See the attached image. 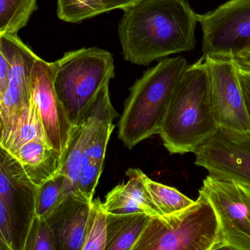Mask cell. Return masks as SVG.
Listing matches in <instances>:
<instances>
[{"instance_id":"cell-1","label":"cell","mask_w":250,"mask_h":250,"mask_svg":"<svg viewBox=\"0 0 250 250\" xmlns=\"http://www.w3.org/2000/svg\"><path fill=\"white\" fill-rule=\"evenodd\" d=\"M123 10L119 36L126 61L148 66L195 48L197 14L186 0H138Z\"/></svg>"},{"instance_id":"cell-2","label":"cell","mask_w":250,"mask_h":250,"mask_svg":"<svg viewBox=\"0 0 250 250\" xmlns=\"http://www.w3.org/2000/svg\"><path fill=\"white\" fill-rule=\"evenodd\" d=\"M218 128L205 60L188 66L178 82L160 129L170 154L194 153Z\"/></svg>"},{"instance_id":"cell-3","label":"cell","mask_w":250,"mask_h":250,"mask_svg":"<svg viewBox=\"0 0 250 250\" xmlns=\"http://www.w3.org/2000/svg\"><path fill=\"white\" fill-rule=\"evenodd\" d=\"M188 66L182 57L163 59L132 85L119 122V137L129 149L160 134L173 91Z\"/></svg>"},{"instance_id":"cell-4","label":"cell","mask_w":250,"mask_h":250,"mask_svg":"<svg viewBox=\"0 0 250 250\" xmlns=\"http://www.w3.org/2000/svg\"><path fill=\"white\" fill-rule=\"evenodd\" d=\"M218 220L199 192L193 204L168 215L151 217L132 250H217Z\"/></svg>"},{"instance_id":"cell-5","label":"cell","mask_w":250,"mask_h":250,"mask_svg":"<svg viewBox=\"0 0 250 250\" xmlns=\"http://www.w3.org/2000/svg\"><path fill=\"white\" fill-rule=\"evenodd\" d=\"M56 93L72 126L86 114L95 95L114 77V60L105 50L83 48L54 62Z\"/></svg>"},{"instance_id":"cell-6","label":"cell","mask_w":250,"mask_h":250,"mask_svg":"<svg viewBox=\"0 0 250 250\" xmlns=\"http://www.w3.org/2000/svg\"><path fill=\"white\" fill-rule=\"evenodd\" d=\"M199 192L217 215L218 250H250V186L208 176Z\"/></svg>"},{"instance_id":"cell-7","label":"cell","mask_w":250,"mask_h":250,"mask_svg":"<svg viewBox=\"0 0 250 250\" xmlns=\"http://www.w3.org/2000/svg\"><path fill=\"white\" fill-rule=\"evenodd\" d=\"M203 31V57L233 59L250 51V0H229L197 14Z\"/></svg>"},{"instance_id":"cell-8","label":"cell","mask_w":250,"mask_h":250,"mask_svg":"<svg viewBox=\"0 0 250 250\" xmlns=\"http://www.w3.org/2000/svg\"><path fill=\"white\" fill-rule=\"evenodd\" d=\"M194 154L208 176L250 186V132L218 126Z\"/></svg>"},{"instance_id":"cell-9","label":"cell","mask_w":250,"mask_h":250,"mask_svg":"<svg viewBox=\"0 0 250 250\" xmlns=\"http://www.w3.org/2000/svg\"><path fill=\"white\" fill-rule=\"evenodd\" d=\"M37 186L19 160L0 144V199L11 224L14 250H23L35 217Z\"/></svg>"},{"instance_id":"cell-10","label":"cell","mask_w":250,"mask_h":250,"mask_svg":"<svg viewBox=\"0 0 250 250\" xmlns=\"http://www.w3.org/2000/svg\"><path fill=\"white\" fill-rule=\"evenodd\" d=\"M202 57L208 68L211 104L218 126L250 132V119L234 60Z\"/></svg>"},{"instance_id":"cell-11","label":"cell","mask_w":250,"mask_h":250,"mask_svg":"<svg viewBox=\"0 0 250 250\" xmlns=\"http://www.w3.org/2000/svg\"><path fill=\"white\" fill-rule=\"evenodd\" d=\"M0 42L8 62L7 88L0 99L4 135L29 104L31 71L38 56L16 35H2Z\"/></svg>"},{"instance_id":"cell-12","label":"cell","mask_w":250,"mask_h":250,"mask_svg":"<svg viewBox=\"0 0 250 250\" xmlns=\"http://www.w3.org/2000/svg\"><path fill=\"white\" fill-rule=\"evenodd\" d=\"M54 63L38 57L30 76V96L39 112L48 145L60 155L67 148L72 125L56 93Z\"/></svg>"},{"instance_id":"cell-13","label":"cell","mask_w":250,"mask_h":250,"mask_svg":"<svg viewBox=\"0 0 250 250\" xmlns=\"http://www.w3.org/2000/svg\"><path fill=\"white\" fill-rule=\"evenodd\" d=\"M91 202L79 192H73L46 219L56 250H82Z\"/></svg>"},{"instance_id":"cell-14","label":"cell","mask_w":250,"mask_h":250,"mask_svg":"<svg viewBox=\"0 0 250 250\" xmlns=\"http://www.w3.org/2000/svg\"><path fill=\"white\" fill-rule=\"evenodd\" d=\"M109 82L98 91L83 116L89 127L84 155L104 163L108 143L115 127L114 120L118 117L110 98Z\"/></svg>"},{"instance_id":"cell-15","label":"cell","mask_w":250,"mask_h":250,"mask_svg":"<svg viewBox=\"0 0 250 250\" xmlns=\"http://www.w3.org/2000/svg\"><path fill=\"white\" fill-rule=\"evenodd\" d=\"M126 175L128 182L110 191L103 203L107 214L145 213L150 217L160 216L146 186L145 174L138 169H129Z\"/></svg>"},{"instance_id":"cell-16","label":"cell","mask_w":250,"mask_h":250,"mask_svg":"<svg viewBox=\"0 0 250 250\" xmlns=\"http://www.w3.org/2000/svg\"><path fill=\"white\" fill-rule=\"evenodd\" d=\"M12 154L37 187L60 171L61 155L44 141H30Z\"/></svg>"},{"instance_id":"cell-17","label":"cell","mask_w":250,"mask_h":250,"mask_svg":"<svg viewBox=\"0 0 250 250\" xmlns=\"http://www.w3.org/2000/svg\"><path fill=\"white\" fill-rule=\"evenodd\" d=\"M151 217L145 213L107 214L105 250H132Z\"/></svg>"},{"instance_id":"cell-18","label":"cell","mask_w":250,"mask_h":250,"mask_svg":"<svg viewBox=\"0 0 250 250\" xmlns=\"http://www.w3.org/2000/svg\"><path fill=\"white\" fill-rule=\"evenodd\" d=\"M33 140H42L48 143L39 112L30 96L29 104L11 129L3 135L1 145L10 154H13L24 144Z\"/></svg>"},{"instance_id":"cell-19","label":"cell","mask_w":250,"mask_h":250,"mask_svg":"<svg viewBox=\"0 0 250 250\" xmlns=\"http://www.w3.org/2000/svg\"><path fill=\"white\" fill-rule=\"evenodd\" d=\"M138 0H57V15L61 20L79 23L116 9L124 10Z\"/></svg>"},{"instance_id":"cell-20","label":"cell","mask_w":250,"mask_h":250,"mask_svg":"<svg viewBox=\"0 0 250 250\" xmlns=\"http://www.w3.org/2000/svg\"><path fill=\"white\" fill-rule=\"evenodd\" d=\"M74 192L77 190L70 179L61 173H57L37 188L35 217L46 220Z\"/></svg>"},{"instance_id":"cell-21","label":"cell","mask_w":250,"mask_h":250,"mask_svg":"<svg viewBox=\"0 0 250 250\" xmlns=\"http://www.w3.org/2000/svg\"><path fill=\"white\" fill-rule=\"evenodd\" d=\"M88 132L87 120L83 117L76 124L72 126L67 148L61 156V166L58 173L68 178L75 188L84 157Z\"/></svg>"},{"instance_id":"cell-22","label":"cell","mask_w":250,"mask_h":250,"mask_svg":"<svg viewBox=\"0 0 250 250\" xmlns=\"http://www.w3.org/2000/svg\"><path fill=\"white\" fill-rule=\"evenodd\" d=\"M37 8V0H0V37L16 35Z\"/></svg>"},{"instance_id":"cell-23","label":"cell","mask_w":250,"mask_h":250,"mask_svg":"<svg viewBox=\"0 0 250 250\" xmlns=\"http://www.w3.org/2000/svg\"><path fill=\"white\" fill-rule=\"evenodd\" d=\"M144 182L160 216L182 211L195 202L175 188L154 182L146 175Z\"/></svg>"},{"instance_id":"cell-24","label":"cell","mask_w":250,"mask_h":250,"mask_svg":"<svg viewBox=\"0 0 250 250\" xmlns=\"http://www.w3.org/2000/svg\"><path fill=\"white\" fill-rule=\"evenodd\" d=\"M107 213L99 198L92 200L82 250H105Z\"/></svg>"},{"instance_id":"cell-25","label":"cell","mask_w":250,"mask_h":250,"mask_svg":"<svg viewBox=\"0 0 250 250\" xmlns=\"http://www.w3.org/2000/svg\"><path fill=\"white\" fill-rule=\"evenodd\" d=\"M104 162L96 161L84 155L79 173L76 189L89 201L93 200L95 189L102 174Z\"/></svg>"},{"instance_id":"cell-26","label":"cell","mask_w":250,"mask_h":250,"mask_svg":"<svg viewBox=\"0 0 250 250\" xmlns=\"http://www.w3.org/2000/svg\"><path fill=\"white\" fill-rule=\"evenodd\" d=\"M23 250H56L54 234L46 220L34 217Z\"/></svg>"},{"instance_id":"cell-27","label":"cell","mask_w":250,"mask_h":250,"mask_svg":"<svg viewBox=\"0 0 250 250\" xmlns=\"http://www.w3.org/2000/svg\"><path fill=\"white\" fill-rule=\"evenodd\" d=\"M0 250H14L11 224L5 205L0 199Z\"/></svg>"},{"instance_id":"cell-28","label":"cell","mask_w":250,"mask_h":250,"mask_svg":"<svg viewBox=\"0 0 250 250\" xmlns=\"http://www.w3.org/2000/svg\"><path fill=\"white\" fill-rule=\"evenodd\" d=\"M237 66L238 76L240 81L247 110L250 119V70L245 68Z\"/></svg>"},{"instance_id":"cell-29","label":"cell","mask_w":250,"mask_h":250,"mask_svg":"<svg viewBox=\"0 0 250 250\" xmlns=\"http://www.w3.org/2000/svg\"><path fill=\"white\" fill-rule=\"evenodd\" d=\"M8 62L1 48L0 42V99L4 95L7 88Z\"/></svg>"},{"instance_id":"cell-30","label":"cell","mask_w":250,"mask_h":250,"mask_svg":"<svg viewBox=\"0 0 250 250\" xmlns=\"http://www.w3.org/2000/svg\"><path fill=\"white\" fill-rule=\"evenodd\" d=\"M233 60L240 67L245 68L250 70V51L235 57Z\"/></svg>"},{"instance_id":"cell-31","label":"cell","mask_w":250,"mask_h":250,"mask_svg":"<svg viewBox=\"0 0 250 250\" xmlns=\"http://www.w3.org/2000/svg\"><path fill=\"white\" fill-rule=\"evenodd\" d=\"M3 130H4V125H3L2 117H1V110H0V144L2 140Z\"/></svg>"}]
</instances>
